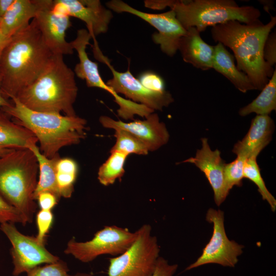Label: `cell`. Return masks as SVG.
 Segmentation results:
<instances>
[{
    "label": "cell",
    "mask_w": 276,
    "mask_h": 276,
    "mask_svg": "<svg viewBox=\"0 0 276 276\" xmlns=\"http://www.w3.org/2000/svg\"><path fill=\"white\" fill-rule=\"evenodd\" d=\"M206 220L213 225L212 237L200 256L188 266L186 270L211 263L234 267L244 246L228 238L225 231L223 211L209 209L206 215Z\"/></svg>",
    "instance_id": "11"
},
{
    "label": "cell",
    "mask_w": 276,
    "mask_h": 276,
    "mask_svg": "<svg viewBox=\"0 0 276 276\" xmlns=\"http://www.w3.org/2000/svg\"><path fill=\"white\" fill-rule=\"evenodd\" d=\"M246 159L243 156H237L234 161L225 164L224 169V181L226 190L228 192L234 186H242Z\"/></svg>",
    "instance_id": "29"
},
{
    "label": "cell",
    "mask_w": 276,
    "mask_h": 276,
    "mask_svg": "<svg viewBox=\"0 0 276 276\" xmlns=\"http://www.w3.org/2000/svg\"><path fill=\"white\" fill-rule=\"evenodd\" d=\"M14 149L6 148L0 147V157H2L5 155L11 152Z\"/></svg>",
    "instance_id": "41"
},
{
    "label": "cell",
    "mask_w": 276,
    "mask_h": 276,
    "mask_svg": "<svg viewBox=\"0 0 276 276\" xmlns=\"http://www.w3.org/2000/svg\"><path fill=\"white\" fill-rule=\"evenodd\" d=\"M11 103L7 100H6L3 96L1 89V82H0V108L8 106Z\"/></svg>",
    "instance_id": "40"
},
{
    "label": "cell",
    "mask_w": 276,
    "mask_h": 276,
    "mask_svg": "<svg viewBox=\"0 0 276 276\" xmlns=\"http://www.w3.org/2000/svg\"><path fill=\"white\" fill-rule=\"evenodd\" d=\"M75 76L63 56L54 54L40 75L15 98L33 110L76 116L78 89Z\"/></svg>",
    "instance_id": "4"
},
{
    "label": "cell",
    "mask_w": 276,
    "mask_h": 276,
    "mask_svg": "<svg viewBox=\"0 0 276 276\" xmlns=\"http://www.w3.org/2000/svg\"><path fill=\"white\" fill-rule=\"evenodd\" d=\"M110 10L117 13L126 12L144 20L156 29L152 36L153 42L159 44L162 51L173 56L177 51L180 38L186 30L177 19L172 10L158 14L144 12L137 10L121 0H111L106 4Z\"/></svg>",
    "instance_id": "10"
},
{
    "label": "cell",
    "mask_w": 276,
    "mask_h": 276,
    "mask_svg": "<svg viewBox=\"0 0 276 276\" xmlns=\"http://www.w3.org/2000/svg\"><path fill=\"white\" fill-rule=\"evenodd\" d=\"M38 165L28 148L14 149L0 157V195L19 210L28 223L36 209L34 193L37 183Z\"/></svg>",
    "instance_id": "5"
},
{
    "label": "cell",
    "mask_w": 276,
    "mask_h": 276,
    "mask_svg": "<svg viewBox=\"0 0 276 276\" xmlns=\"http://www.w3.org/2000/svg\"><path fill=\"white\" fill-rule=\"evenodd\" d=\"M35 154L38 165L39 178L34 193L35 200L43 192L54 194L59 199L61 197L56 181V165L59 155L49 158L43 155L36 145L29 148Z\"/></svg>",
    "instance_id": "23"
},
{
    "label": "cell",
    "mask_w": 276,
    "mask_h": 276,
    "mask_svg": "<svg viewBox=\"0 0 276 276\" xmlns=\"http://www.w3.org/2000/svg\"><path fill=\"white\" fill-rule=\"evenodd\" d=\"M54 54L33 18L14 34L0 58L1 89L7 100L15 98L44 70Z\"/></svg>",
    "instance_id": "1"
},
{
    "label": "cell",
    "mask_w": 276,
    "mask_h": 276,
    "mask_svg": "<svg viewBox=\"0 0 276 276\" xmlns=\"http://www.w3.org/2000/svg\"><path fill=\"white\" fill-rule=\"evenodd\" d=\"M212 68L226 78L242 93L255 89L247 75L237 68L234 55L220 42L214 46Z\"/></svg>",
    "instance_id": "21"
},
{
    "label": "cell",
    "mask_w": 276,
    "mask_h": 276,
    "mask_svg": "<svg viewBox=\"0 0 276 276\" xmlns=\"http://www.w3.org/2000/svg\"><path fill=\"white\" fill-rule=\"evenodd\" d=\"M68 269L64 262H57L38 266L27 272V276H69Z\"/></svg>",
    "instance_id": "30"
},
{
    "label": "cell",
    "mask_w": 276,
    "mask_h": 276,
    "mask_svg": "<svg viewBox=\"0 0 276 276\" xmlns=\"http://www.w3.org/2000/svg\"><path fill=\"white\" fill-rule=\"evenodd\" d=\"M40 210L51 211L57 204L59 199L53 193L43 192L39 193L36 199Z\"/></svg>",
    "instance_id": "36"
},
{
    "label": "cell",
    "mask_w": 276,
    "mask_h": 276,
    "mask_svg": "<svg viewBox=\"0 0 276 276\" xmlns=\"http://www.w3.org/2000/svg\"><path fill=\"white\" fill-rule=\"evenodd\" d=\"M136 236V231L131 232L116 225L105 226L90 240L78 242L72 238L68 242L64 253L84 263L91 262L103 255L119 256L132 244Z\"/></svg>",
    "instance_id": "8"
},
{
    "label": "cell",
    "mask_w": 276,
    "mask_h": 276,
    "mask_svg": "<svg viewBox=\"0 0 276 276\" xmlns=\"http://www.w3.org/2000/svg\"><path fill=\"white\" fill-rule=\"evenodd\" d=\"M77 163L71 158H59L56 165V181L61 197L70 198L78 173Z\"/></svg>",
    "instance_id": "25"
},
{
    "label": "cell",
    "mask_w": 276,
    "mask_h": 276,
    "mask_svg": "<svg viewBox=\"0 0 276 276\" xmlns=\"http://www.w3.org/2000/svg\"><path fill=\"white\" fill-rule=\"evenodd\" d=\"M99 122L105 128L126 130L141 141L149 152L158 150L166 144L169 140V133L165 124L160 122L157 114L154 112L145 120L130 122L117 121L107 116L99 118Z\"/></svg>",
    "instance_id": "15"
},
{
    "label": "cell",
    "mask_w": 276,
    "mask_h": 276,
    "mask_svg": "<svg viewBox=\"0 0 276 276\" xmlns=\"http://www.w3.org/2000/svg\"><path fill=\"white\" fill-rule=\"evenodd\" d=\"M11 100L10 105L1 109L35 136L40 152L47 157H55L63 147L78 144L85 137V119L77 116L33 110L15 98Z\"/></svg>",
    "instance_id": "3"
},
{
    "label": "cell",
    "mask_w": 276,
    "mask_h": 276,
    "mask_svg": "<svg viewBox=\"0 0 276 276\" xmlns=\"http://www.w3.org/2000/svg\"><path fill=\"white\" fill-rule=\"evenodd\" d=\"M150 224L137 231L132 244L123 254L110 258L108 276H150L156 267L160 248Z\"/></svg>",
    "instance_id": "7"
},
{
    "label": "cell",
    "mask_w": 276,
    "mask_h": 276,
    "mask_svg": "<svg viewBox=\"0 0 276 276\" xmlns=\"http://www.w3.org/2000/svg\"><path fill=\"white\" fill-rule=\"evenodd\" d=\"M116 141L110 152L120 151L128 155L130 154L147 155L149 151L145 145L130 132L122 129H114Z\"/></svg>",
    "instance_id": "28"
},
{
    "label": "cell",
    "mask_w": 276,
    "mask_h": 276,
    "mask_svg": "<svg viewBox=\"0 0 276 276\" xmlns=\"http://www.w3.org/2000/svg\"><path fill=\"white\" fill-rule=\"evenodd\" d=\"M52 8L61 13L83 21L93 39L108 31L113 18L111 11L99 0H54Z\"/></svg>",
    "instance_id": "13"
},
{
    "label": "cell",
    "mask_w": 276,
    "mask_h": 276,
    "mask_svg": "<svg viewBox=\"0 0 276 276\" xmlns=\"http://www.w3.org/2000/svg\"><path fill=\"white\" fill-rule=\"evenodd\" d=\"M11 38V36L6 35L0 30V58L5 48L10 41Z\"/></svg>",
    "instance_id": "38"
},
{
    "label": "cell",
    "mask_w": 276,
    "mask_h": 276,
    "mask_svg": "<svg viewBox=\"0 0 276 276\" xmlns=\"http://www.w3.org/2000/svg\"><path fill=\"white\" fill-rule=\"evenodd\" d=\"M53 1L46 0L34 18L45 43L53 54H73L70 42L65 39L66 30L72 26L70 17L52 8Z\"/></svg>",
    "instance_id": "14"
},
{
    "label": "cell",
    "mask_w": 276,
    "mask_h": 276,
    "mask_svg": "<svg viewBox=\"0 0 276 276\" xmlns=\"http://www.w3.org/2000/svg\"><path fill=\"white\" fill-rule=\"evenodd\" d=\"M106 160L99 167L98 179L103 186H108L121 178L125 173L124 164L128 155L120 151L110 152Z\"/></svg>",
    "instance_id": "26"
},
{
    "label": "cell",
    "mask_w": 276,
    "mask_h": 276,
    "mask_svg": "<svg viewBox=\"0 0 276 276\" xmlns=\"http://www.w3.org/2000/svg\"><path fill=\"white\" fill-rule=\"evenodd\" d=\"M14 0H0V17L2 18L12 5Z\"/></svg>",
    "instance_id": "37"
},
{
    "label": "cell",
    "mask_w": 276,
    "mask_h": 276,
    "mask_svg": "<svg viewBox=\"0 0 276 276\" xmlns=\"http://www.w3.org/2000/svg\"><path fill=\"white\" fill-rule=\"evenodd\" d=\"M263 58L271 66L276 63V32H270L267 36L263 50Z\"/></svg>",
    "instance_id": "34"
},
{
    "label": "cell",
    "mask_w": 276,
    "mask_h": 276,
    "mask_svg": "<svg viewBox=\"0 0 276 276\" xmlns=\"http://www.w3.org/2000/svg\"><path fill=\"white\" fill-rule=\"evenodd\" d=\"M37 142L29 130L11 120L10 117L0 108V147L29 149Z\"/></svg>",
    "instance_id": "22"
},
{
    "label": "cell",
    "mask_w": 276,
    "mask_h": 276,
    "mask_svg": "<svg viewBox=\"0 0 276 276\" xmlns=\"http://www.w3.org/2000/svg\"><path fill=\"white\" fill-rule=\"evenodd\" d=\"M276 25V17L264 24L260 19L249 24L229 21L212 27L213 39L230 48L239 70L247 75L255 89L261 90L273 74L274 68L263 58L265 41Z\"/></svg>",
    "instance_id": "2"
},
{
    "label": "cell",
    "mask_w": 276,
    "mask_h": 276,
    "mask_svg": "<svg viewBox=\"0 0 276 276\" xmlns=\"http://www.w3.org/2000/svg\"><path fill=\"white\" fill-rule=\"evenodd\" d=\"M167 7L186 29L194 27L200 33L209 26L236 20L249 24L261 16L259 9L252 6H240L233 0H168Z\"/></svg>",
    "instance_id": "6"
},
{
    "label": "cell",
    "mask_w": 276,
    "mask_h": 276,
    "mask_svg": "<svg viewBox=\"0 0 276 276\" xmlns=\"http://www.w3.org/2000/svg\"><path fill=\"white\" fill-rule=\"evenodd\" d=\"M46 0H14L9 10L1 18L0 30L6 35L12 36L30 24Z\"/></svg>",
    "instance_id": "20"
},
{
    "label": "cell",
    "mask_w": 276,
    "mask_h": 276,
    "mask_svg": "<svg viewBox=\"0 0 276 276\" xmlns=\"http://www.w3.org/2000/svg\"><path fill=\"white\" fill-rule=\"evenodd\" d=\"M178 50L185 62L203 71L212 68L214 46L205 42L195 28L186 30L179 40Z\"/></svg>",
    "instance_id": "19"
},
{
    "label": "cell",
    "mask_w": 276,
    "mask_h": 276,
    "mask_svg": "<svg viewBox=\"0 0 276 276\" xmlns=\"http://www.w3.org/2000/svg\"><path fill=\"white\" fill-rule=\"evenodd\" d=\"M1 18L0 17V21H1Z\"/></svg>",
    "instance_id": "43"
},
{
    "label": "cell",
    "mask_w": 276,
    "mask_h": 276,
    "mask_svg": "<svg viewBox=\"0 0 276 276\" xmlns=\"http://www.w3.org/2000/svg\"><path fill=\"white\" fill-rule=\"evenodd\" d=\"M94 43L93 51L95 57L105 64L110 70L112 78L106 84L117 94H122L130 100L143 105L155 110H162L174 101L172 95L167 91L156 92L144 87L131 74L129 68L124 72L116 71L109 59L101 52L97 41Z\"/></svg>",
    "instance_id": "9"
},
{
    "label": "cell",
    "mask_w": 276,
    "mask_h": 276,
    "mask_svg": "<svg viewBox=\"0 0 276 276\" xmlns=\"http://www.w3.org/2000/svg\"><path fill=\"white\" fill-rule=\"evenodd\" d=\"M201 141V148L197 150L195 156L185 160L183 163L193 164L203 172L213 190L215 202L219 206L229 194L224 181L225 163L218 149L213 151L211 149L206 138L203 137Z\"/></svg>",
    "instance_id": "16"
},
{
    "label": "cell",
    "mask_w": 276,
    "mask_h": 276,
    "mask_svg": "<svg viewBox=\"0 0 276 276\" xmlns=\"http://www.w3.org/2000/svg\"><path fill=\"white\" fill-rule=\"evenodd\" d=\"M178 268L177 264H170L162 257H159L154 271L150 276H174Z\"/></svg>",
    "instance_id": "35"
},
{
    "label": "cell",
    "mask_w": 276,
    "mask_h": 276,
    "mask_svg": "<svg viewBox=\"0 0 276 276\" xmlns=\"http://www.w3.org/2000/svg\"><path fill=\"white\" fill-rule=\"evenodd\" d=\"M20 223L26 224L27 220L16 208L0 195V223Z\"/></svg>",
    "instance_id": "31"
},
{
    "label": "cell",
    "mask_w": 276,
    "mask_h": 276,
    "mask_svg": "<svg viewBox=\"0 0 276 276\" xmlns=\"http://www.w3.org/2000/svg\"><path fill=\"white\" fill-rule=\"evenodd\" d=\"M36 221L37 227V240L44 244L47 234L49 233L53 221V215L51 211L40 210L36 214Z\"/></svg>",
    "instance_id": "32"
},
{
    "label": "cell",
    "mask_w": 276,
    "mask_h": 276,
    "mask_svg": "<svg viewBox=\"0 0 276 276\" xmlns=\"http://www.w3.org/2000/svg\"><path fill=\"white\" fill-rule=\"evenodd\" d=\"M261 90V93L255 99L239 110L240 116L244 117L254 112L257 115H269L272 111L275 110V69L268 83Z\"/></svg>",
    "instance_id": "24"
},
{
    "label": "cell",
    "mask_w": 276,
    "mask_h": 276,
    "mask_svg": "<svg viewBox=\"0 0 276 276\" xmlns=\"http://www.w3.org/2000/svg\"><path fill=\"white\" fill-rule=\"evenodd\" d=\"M69 276H94V275L88 274H85V273H77L75 275H69Z\"/></svg>",
    "instance_id": "42"
},
{
    "label": "cell",
    "mask_w": 276,
    "mask_h": 276,
    "mask_svg": "<svg viewBox=\"0 0 276 276\" xmlns=\"http://www.w3.org/2000/svg\"><path fill=\"white\" fill-rule=\"evenodd\" d=\"M91 38L88 31L81 29L77 31L75 39L70 42L74 50L77 51L79 60L75 65L74 73L78 78L85 81L87 87H97L106 90L113 97L116 102H118L122 99V97L103 81L99 73L98 63L88 58L86 49Z\"/></svg>",
    "instance_id": "17"
},
{
    "label": "cell",
    "mask_w": 276,
    "mask_h": 276,
    "mask_svg": "<svg viewBox=\"0 0 276 276\" xmlns=\"http://www.w3.org/2000/svg\"><path fill=\"white\" fill-rule=\"evenodd\" d=\"M260 3H261L264 7V9L265 11L269 12V10L273 9V1H260Z\"/></svg>",
    "instance_id": "39"
},
{
    "label": "cell",
    "mask_w": 276,
    "mask_h": 276,
    "mask_svg": "<svg viewBox=\"0 0 276 276\" xmlns=\"http://www.w3.org/2000/svg\"><path fill=\"white\" fill-rule=\"evenodd\" d=\"M244 178L252 181L258 187V190L262 199L269 204L271 210H276V200L266 188L260 173L256 157H250L245 160L243 169Z\"/></svg>",
    "instance_id": "27"
},
{
    "label": "cell",
    "mask_w": 276,
    "mask_h": 276,
    "mask_svg": "<svg viewBox=\"0 0 276 276\" xmlns=\"http://www.w3.org/2000/svg\"><path fill=\"white\" fill-rule=\"evenodd\" d=\"M137 79L144 87L150 90L156 92L166 91L163 79L154 72H143Z\"/></svg>",
    "instance_id": "33"
},
{
    "label": "cell",
    "mask_w": 276,
    "mask_h": 276,
    "mask_svg": "<svg viewBox=\"0 0 276 276\" xmlns=\"http://www.w3.org/2000/svg\"><path fill=\"white\" fill-rule=\"evenodd\" d=\"M274 130V122L269 115H257L252 120L247 134L234 146L233 152L246 159L257 157L271 141Z\"/></svg>",
    "instance_id": "18"
},
{
    "label": "cell",
    "mask_w": 276,
    "mask_h": 276,
    "mask_svg": "<svg viewBox=\"0 0 276 276\" xmlns=\"http://www.w3.org/2000/svg\"><path fill=\"white\" fill-rule=\"evenodd\" d=\"M0 229L12 244L13 275L27 272L42 264L53 263L60 260L57 256L49 251L36 237L21 234L13 223H1Z\"/></svg>",
    "instance_id": "12"
}]
</instances>
